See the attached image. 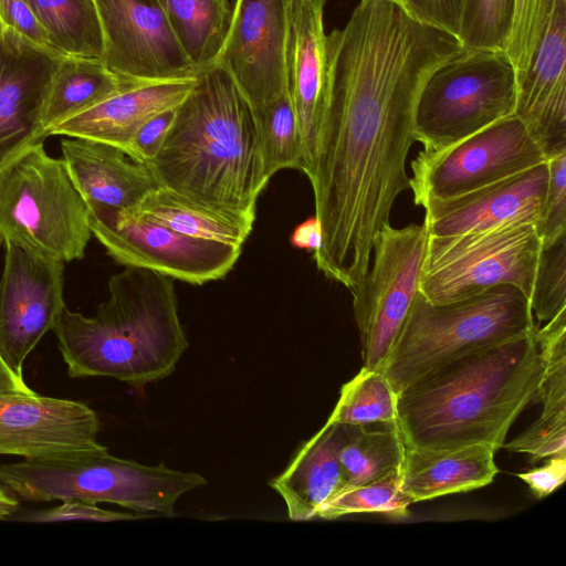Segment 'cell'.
I'll return each mask as SVG.
<instances>
[{"label":"cell","mask_w":566,"mask_h":566,"mask_svg":"<svg viewBox=\"0 0 566 566\" xmlns=\"http://www.w3.org/2000/svg\"><path fill=\"white\" fill-rule=\"evenodd\" d=\"M405 448L397 423H381L378 429L347 426V434L339 449L345 489L400 470Z\"/></svg>","instance_id":"f1b7e54d"},{"label":"cell","mask_w":566,"mask_h":566,"mask_svg":"<svg viewBox=\"0 0 566 566\" xmlns=\"http://www.w3.org/2000/svg\"><path fill=\"white\" fill-rule=\"evenodd\" d=\"M193 78L134 81L94 106L52 126L49 136L106 143L125 151L136 132L155 115L178 107Z\"/></svg>","instance_id":"44dd1931"},{"label":"cell","mask_w":566,"mask_h":566,"mask_svg":"<svg viewBox=\"0 0 566 566\" xmlns=\"http://www.w3.org/2000/svg\"><path fill=\"white\" fill-rule=\"evenodd\" d=\"M547 160L522 120L512 115L438 150H421L410 167L413 202L465 195Z\"/></svg>","instance_id":"8fae6325"},{"label":"cell","mask_w":566,"mask_h":566,"mask_svg":"<svg viewBox=\"0 0 566 566\" xmlns=\"http://www.w3.org/2000/svg\"><path fill=\"white\" fill-rule=\"evenodd\" d=\"M90 212L62 159L39 142L0 167V239L41 255L81 260Z\"/></svg>","instance_id":"52a82bcc"},{"label":"cell","mask_w":566,"mask_h":566,"mask_svg":"<svg viewBox=\"0 0 566 566\" xmlns=\"http://www.w3.org/2000/svg\"><path fill=\"white\" fill-rule=\"evenodd\" d=\"M539 251L536 223L527 220L457 235H428L419 292L431 303H448L511 285L528 301Z\"/></svg>","instance_id":"9c48e42d"},{"label":"cell","mask_w":566,"mask_h":566,"mask_svg":"<svg viewBox=\"0 0 566 566\" xmlns=\"http://www.w3.org/2000/svg\"><path fill=\"white\" fill-rule=\"evenodd\" d=\"M495 451L486 444L451 449L405 448L400 486L412 503L490 484L497 473Z\"/></svg>","instance_id":"cb8c5ba5"},{"label":"cell","mask_w":566,"mask_h":566,"mask_svg":"<svg viewBox=\"0 0 566 566\" xmlns=\"http://www.w3.org/2000/svg\"><path fill=\"white\" fill-rule=\"evenodd\" d=\"M0 277V357L22 377L25 358L65 306L64 262L3 242Z\"/></svg>","instance_id":"4fadbf2b"},{"label":"cell","mask_w":566,"mask_h":566,"mask_svg":"<svg viewBox=\"0 0 566 566\" xmlns=\"http://www.w3.org/2000/svg\"><path fill=\"white\" fill-rule=\"evenodd\" d=\"M536 327L468 350L406 386L397 395L396 422L405 446L502 448L520 413L537 403L543 360Z\"/></svg>","instance_id":"7a4b0ae2"},{"label":"cell","mask_w":566,"mask_h":566,"mask_svg":"<svg viewBox=\"0 0 566 566\" xmlns=\"http://www.w3.org/2000/svg\"><path fill=\"white\" fill-rule=\"evenodd\" d=\"M548 181L536 229L541 244H548L566 234V150L547 160Z\"/></svg>","instance_id":"e575fe53"},{"label":"cell","mask_w":566,"mask_h":566,"mask_svg":"<svg viewBox=\"0 0 566 566\" xmlns=\"http://www.w3.org/2000/svg\"><path fill=\"white\" fill-rule=\"evenodd\" d=\"M0 27L39 48L59 53L27 0H0Z\"/></svg>","instance_id":"ab89813d"},{"label":"cell","mask_w":566,"mask_h":566,"mask_svg":"<svg viewBox=\"0 0 566 566\" xmlns=\"http://www.w3.org/2000/svg\"><path fill=\"white\" fill-rule=\"evenodd\" d=\"M463 50L392 0H359L327 34L325 105L310 178L323 233L314 260L349 292L367 273L396 199L410 189L406 164L420 91Z\"/></svg>","instance_id":"6da1fadb"},{"label":"cell","mask_w":566,"mask_h":566,"mask_svg":"<svg viewBox=\"0 0 566 566\" xmlns=\"http://www.w3.org/2000/svg\"><path fill=\"white\" fill-rule=\"evenodd\" d=\"M2 243L1 239H0V244Z\"/></svg>","instance_id":"c3c4849f"},{"label":"cell","mask_w":566,"mask_h":566,"mask_svg":"<svg viewBox=\"0 0 566 566\" xmlns=\"http://www.w3.org/2000/svg\"><path fill=\"white\" fill-rule=\"evenodd\" d=\"M411 500L400 486V470L386 476L346 488L325 503L317 517L333 520L354 513H378L392 517H406Z\"/></svg>","instance_id":"1f68e13d"},{"label":"cell","mask_w":566,"mask_h":566,"mask_svg":"<svg viewBox=\"0 0 566 566\" xmlns=\"http://www.w3.org/2000/svg\"><path fill=\"white\" fill-rule=\"evenodd\" d=\"M516 72L502 50H463L423 84L415 111L416 142L438 150L514 115Z\"/></svg>","instance_id":"ba28073f"},{"label":"cell","mask_w":566,"mask_h":566,"mask_svg":"<svg viewBox=\"0 0 566 566\" xmlns=\"http://www.w3.org/2000/svg\"><path fill=\"white\" fill-rule=\"evenodd\" d=\"M23 380V377L14 374L0 357V394H34Z\"/></svg>","instance_id":"ee69618b"},{"label":"cell","mask_w":566,"mask_h":566,"mask_svg":"<svg viewBox=\"0 0 566 566\" xmlns=\"http://www.w3.org/2000/svg\"><path fill=\"white\" fill-rule=\"evenodd\" d=\"M27 2L60 54L103 60L104 36L94 0Z\"/></svg>","instance_id":"83f0119b"},{"label":"cell","mask_w":566,"mask_h":566,"mask_svg":"<svg viewBox=\"0 0 566 566\" xmlns=\"http://www.w3.org/2000/svg\"><path fill=\"white\" fill-rule=\"evenodd\" d=\"M322 227L315 214L296 226L292 232L290 242L297 249L317 252L322 245Z\"/></svg>","instance_id":"7bdbcfd3"},{"label":"cell","mask_w":566,"mask_h":566,"mask_svg":"<svg viewBox=\"0 0 566 566\" xmlns=\"http://www.w3.org/2000/svg\"><path fill=\"white\" fill-rule=\"evenodd\" d=\"M18 507L19 500L0 488V520H9Z\"/></svg>","instance_id":"f6af8a7d"},{"label":"cell","mask_w":566,"mask_h":566,"mask_svg":"<svg viewBox=\"0 0 566 566\" xmlns=\"http://www.w3.org/2000/svg\"><path fill=\"white\" fill-rule=\"evenodd\" d=\"M543 11V0H514L512 25L504 52L518 80L531 60Z\"/></svg>","instance_id":"d590c367"},{"label":"cell","mask_w":566,"mask_h":566,"mask_svg":"<svg viewBox=\"0 0 566 566\" xmlns=\"http://www.w3.org/2000/svg\"><path fill=\"white\" fill-rule=\"evenodd\" d=\"M140 517V515H133L129 513L114 512L98 507L94 503L69 500L62 501V504L34 511L30 513H23L11 517L22 522L33 523H51V522H65V521H95V522H114L123 520H133Z\"/></svg>","instance_id":"74e56055"},{"label":"cell","mask_w":566,"mask_h":566,"mask_svg":"<svg viewBox=\"0 0 566 566\" xmlns=\"http://www.w3.org/2000/svg\"><path fill=\"white\" fill-rule=\"evenodd\" d=\"M104 36L103 62L130 81L193 78L158 0H94Z\"/></svg>","instance_id":"9a60e30c"},{"label":"cell","mask_w":566,"mask_h":566,"mask_svg":"<svg viewBox=\"0 0 566 566\" xmlns=\"http://www.w3.org/2000/svg\"><path fill=\"white\" fill-rule=\"evenodd\" d=\"M176 108L164 111L148 119L136 132L125 153L138 163L147 164L153 160L166 140L176 116Z\"/></svg>","instance_id":"60d3db41"},{"label":"cell","mask_w":566,"mask_h":566,"mask_svg":"<svg viewBox=\"0 0 566 566\" xmlns=\"http://www.w3.org/2000/svg\"><path fill=\"white\" fill-rule=\"evenodd\" d=\"M346 434V424L326 421L269 482L285 502L291 520L316 517L318 510L345 489L339 449Z\"/></svg>","instance_id":"603a6c76"},{"label":"cell","mask_w":566,"mask_h":566,"mask_svg":"<svg viewBox=\"0 0 566 566\" xmlns=\"http://www.w3.org/2000/svg\"><path fill=\"white\" fill-rule=\"evenodd\" d=\"M253 113L264 178L270 180L275 172L286 168L303 172L302 142L289 92Z\"/></svg>","instance_id":"f546056e"},{"label":"cell","mask_w":566,"mask_h":566,"mask_svg":"<svg viewBox=\"0 0 566 566\" xmlns=\"http://www.w3.org/2000/svg\"><path fill=\"white\" fill-rule=\"evenodd\" d=\"M185 55L200 72L213 65L232 17L228 0H158Z\"/></svg>","instance_id":"4316f807"},{"label":"cell","mask_w":566,"mask_h":566,"mask_svg":"<svg viewBox=\"0 0 566 566\" xmlns=\"http://www.w3.org/2000/svg\"><path fill=\"white\" fill-rule=\"evenodd\" d=\"M416 21L458 39L461 0H392Z\"/></svg>","instance_id":"f35d334b"},{"label":"cell","mask_w":566,"mask_h":566,"mask_svg":"<svg viewBox=\"0 0 566 566\" xmlns=\"http://www.w3.org/2000/svg\"><path fill=\"white\" fill-rule=\"evenodd\" d=\"M92 234L118 264L201 285L226 276L241 245L192 238L126 210L88 209Z\"/></svg>","instance_id":"7c38bea8"},{"label":"cell","mask_w":566,"mask_h":566,"mask_svg":"<svg viewBox=\"0 0 566 566\" xmlns=\"http://www.w3.org/2000/svg\"><path fill=\"white\" fill-rule=\"evenodd\" d=\"M0 38H1V29H0Z\"/></svg>","instance_id":"7dc6e473"},{"label":"cell","mask_w":566,"mask_h":566,"mask_svg":"<svg viewBox=\"0 0 566 566\" xmlns=\"http://www.w3.org/2000/svg\"><path fill=\"white\" fill-rule=\"evenodd\" d=\"M428 232L424 224H385L374 239L367 273L353 295L363 367L381 369L419 292Z\"/></svg>","instance_id":"30bf717a"},{"label":"cell","mask_w":566,"mask_h":566,"mask_svg":"<svg viewBox=\"0 0 566 566\" xmlns=\"http://www.w3.org/2000/svg\"><path fill=\"white\" fill-rule=\"evenodd\" d=\"M94 315L62 308L53 332L72 378L112 377L135 388L171 375L188 347L174 279L126 266Z\"/></svg>","instance_id":"277c9868"},{"label":"cell","mask_w":566,"mask_h":566,"mask_svg":"<svg viewBox=\"0 0 566 566\" xmlns=\"http://www.w3.org/2000/svg\"><path fill=\"white\" fill-rule=\"evenodd\" d=\"M132 212L192 238L241 247L250 235L255 220L161 186Z\"/></svg>","instance_id":"d4e9b609"},{"label":"cell","mask_w":566,"mask_h":566,"mask_svg":"<svg viewBox=\"0 0 566 566\" xmlns=\"http://www.w3.org/2000/svg\"><path fill=\"white\" fill-rule=\"evenodd\" d=\"M60 55L1 29L0 167L46 138L43 108Z\"/></svg>","instance_id":"ac0fdd59"},{"label":"cell","mask_w":566,"mask_h":566,"mask_svg":"<svg viewBox=\"0 0 566 566\" xmlns=\"http://www.w3.org/2000/svg\"><path fill=\"white\" fill-rule=\"evenodd\" d=\"M517 476L537 499L546 497L566 480V453L551 455L542 467L518 473Z\"/></svg>","instance_id":"b9f144b4"},{"label":"cell","mask_w":566,"mask_h":566,"mask_svg":"<svg viewBox=\"0 0 566 566\" xmlns=\"http://www.w3.org/2000/svg\"><path fill=\"white\" fill-rule=\"evenodd\" d=\"M132 82L113 72L101 59L60 55L44 102L45 136L55 124L94 106Z\"/></svg>","instance_id":"484cf974"},{"label":"cell","mask_w":566,"mask_h":566,"mask_svg":"<svg viewBox=\"0 0 566 566\" xmlns=\"http://www.w3.org/2000/svg\"><path fill=\"white\" fill-rule=\"evenodd\" d=\"M60 145L61 159L88 209L133 211L160 187L146 164L116 146L73 137Z\"/></svg>","instance_id":"7402d4cb"},{"label":"cell","mask_w":566,"mask_h":566,"mask_svg":"<svg viewBox=\"0 0 566 566\" xmlns=\"http://www.w3.org/2000/svg\"><path fill=\"white\" fill-rule=\"evenodd\" d=\"M528 305L539 323L566 311V234L541 244Z\"/></svg>","instance_id":"836d02e7"},{"label":"cell","mask_w":566,"mask_h":566,"mask_svg":"<svg viewBox=\"0 0 566 566\" xmlns=\"http://www.w3.org/2000/svg\"><path fill=\"white\" fill-rule=\"evenodd\" d=\"M503 447L511 452L528 454L532 462L566 453V415H541Z\"/></svg>","instance_id":"8d00e7d4"},{"label":"cell","mask_w":566,"mask_h":566,"mask_svg":"<svg viewBox=\"0 0 566 566\" xmlns=\"http://www.w3.org/2000/svg\"><path fill=\"white\" fill-rule=\"evenodd\" d=\"M548 181L547 161L462 196L424 205L428 235L448 237L527 220L537 224Z\"/></svg>","instance_id":"ffe728a7"},{"label":"cell","mask_w":566,"mask_h":566,"mask_svg":"<svg viewBox=\"0 0 566 566\" xmlns=\"http://www.w3.org/2000/svg\"><path fill=\"white\" fill-rule=\"evenodd\" d=\"M535 327L526 296L511 285L448 303H431L418 292L380 370L398 395L453 357Z\"/></svg>","instance_id":"8992f818"},{"label":"cell","mask_w":566,"mask_h":566,"mask_svg":"<svg viewBox=\"0 0 566 566\" xmlns=\"http://www.w3.org/2000/svg\"><path fill=\"white\" fill-rule=\"evenodd\" d=\"M514 115L547 159L566 150V0H543L537 40L517 82Z\"/></svg>","instance_id":"e0dca14e"},{"label":"cell","mask_w":566,"mask_h":566,"mask_svg":"<svg viewBox=\"0 0 566 566\" xmlns=\"http://www.w3.org/2000/svg\"><path fill=\"white\" fill-rule=\"evenodd\" d=\"M146 165L161 187L251 218L269 182L253 108L216 63L197 73L160 151Z\"/></svg>","instance_id":"3957f363"},{"label":"cell","mask_w":566,"mask_h":566,"mask_svg":"<svg viewBox=\"0 0 566 566\" xmlns=\"http://www.w3.org/2000/svg\"><path fill=\"white\" fill-rule=\"evenodd\" d=\"M326 0L290 4L287 92L296 115L304 169L310 179L316 160L327 85Z\"/></svg>","instance_id":"d6986e66"},{"label":"cell","mask_w":566,"mask_h":566,"mask_svg":"<svg viewBox=\"0 0 566 566\" xmlns=\"http://www.w3.org/2000/svg\"><path fill=\"white\" fill-rule=\"evenodd\" d=\"M290 6L285 0H235L216 64L253 109L287 92Z\"/></svg>","instance_id":"5bb4252c"},{"label":"cell","mask_w":566,"mask_h":566,"mask_svg":"<svg viewBox=\"0 0 566 566\" xmlns=\"http://www.w3.org/2000/svg\"><path fill=\"white\" fill-rule=\"evenodd\" d=\"M101 422L86 403L40 396L0 394V454L45 458L104 448Z\"/></svg>","instance_id":"2e32d148"},{"label":"cell","mask_w":566,"mask_h":566,"mask_svg":"<svg viewBox=\"0 0 566 566\" xmlns=\"http://www.w3.org/2000/svg\"><path fill=\"white\" fill-rule=\"evenodd\" d=\"M514 0H461L458 40L464 50H502L507 42Z\"/></svg>","instance_id":"d6a6232c"},{"label":"cell","mask_w":566,"mask_h":566,"mask_svg":"<svg viewBox=\"0 0 566 566\" xmlns=\"http://www.w3.org/2000/svg\"><path fill=\"white\" fill-rule=\"evenodd\" d=\"M206 484L199 473L120 459L106 447L0 464V488L17 500L107 502L144 516L175 515L177 500Z\"/></svg>","instance_id":"5b68a950"},{"label":"cell","mask_w":566,"mask_h":566,"mask_svg":"<svg viewBox=\"0 0 566 566\" xmlns=\"http://www.w3.org/2000/svg\"><path fill=\"white\" fill-rule=\"evenodd\" d=\"M285 1H286V2L289 3V6H290L294 0H285Z\"/></svg>","instance_id":"bcb514c9"},{"label":"cell","mask_w":566,"mask_h":566,"mask_svg":"<svg viewBox=\"0 0 566 566\" xmlns=\"http://www.w3.org/2000/svg\"><path fill=\"white\" fill-rule=\"evenodd\" d=\"M327 421L363 427L397 422V395L379 369L361 367L340 388Z\"/></svg>","instance_id":"4dcf8cb0"}]
</instances>
